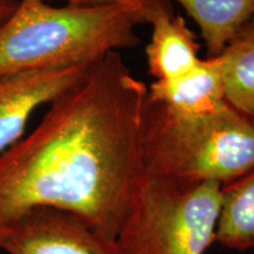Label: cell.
I'll return each instance as SVG.
<instances>
[{"instance_id": "52a82bcc", "label": "cell", "mask_w": 254, "mask_h": 254, "mask_svg": "<svg viewBox=\"0 0 254 254\" xmlns=\"http://www.w3.org/2000/svg\"><path fill=\"white\" fill-rule=\"evenodd\" d=\"M147 97L182 116H199L220 109L227 103L220 58L200 59L182 77L155 80L148 87Z\"/></svg>"}, {"instance_id": "5bb4252c", "label": "cell", "mask_w": 254, "mask_h": 254, "mask_svg": "<svg viewBox=\"0 0 254 254\" xmlns=\"http://www.w3.org/2000/svg\"><path fill=\"white\" fill-rule=\"evenodd\" d=\"M0 1H6V0H0Z\"/></svg>"}, {"instance_id": "ba28073f", "label": "cell", "mask_w": 254, "mask_h": 254, "mask_svg": "<svg viewBox=\"0 0 254 254\" xmlns=\"http://www.w3.org/2000/svg\"><path fill=\"white\" fill-rule=\"evenodd\" d=\"M152 25L146 46L148 73L157 80L182 77L200 62V45L185 19L177 14L161 15Z\"/></svg>"}, {"instance_id": "8fae6325", "label": "cell", "mask_w": 254, "mask_h": 254, "mask_svg": "<svg viewBox=\"0 0 254 254\" xmlns=\"http://www.w3.org/2000/svg\"><path fill=\"white\" fill-rule=\"evenodd\" d=\"M226 101L254 125V15L219 56Z\"/></svg>"}, {"instance_id": "9c48e42d", "label": "cell", "mask_w": 254, "mask_h": 254, "mask_svg": "<svg viewBox=\"0 0 254 254\" xmlns=\"http://www.w3.org/2000/svg\"><path fill=\"white\" fill-rule=\"evenodd\" d=\"M194 20L207 58L219 57L254 15V0H174Z\"/></svg>"}, {"instance_id": "8992f818", "label": "cell", "mask_w": 254, "mask_h": 254, "mask_svg": "<svg viewBox=\"0 0 254 254\" xmlns=\"http://www.w3.org/2000/svg\"><path fill=\"white\" fill-rule=\"evenodd\" d=\"M90 67L14 73L0 77V155L23 139L34 111L52 104L85 78Z\"/></svg>"}, {"instance_id": "7c38bea8", "label": "cell", "mask_w": 254, "mask_h": 254, "mask_svg": "<svg viewBox=\"0 0 254 254\" xmlns=\"http://www.w3.org/2000/svg\"><path fill=\"white\" fill-rule=\"evenodd\" d=\"M49 1V0H46ZM67 5L74 6H103V5H131L140 7L151 19V24L161 15L174 14L172 0H64Z\"/></svg>"}, {"instance_id": "4fadbf2b", "label": "cell", "mask_w": 254, "mask_h": 254, "mask_svg": "<svg viewBox=\"0 0 254 254\" xmlns=\"http://www.w3.org/2000/svg\"><path fill=\"white\" fill-rule=\"evenodd\" d=\"M15 5H17V2H14L13 0L0 1V24L11 15L12 12L14 11Z\"/></svg>"}, {"instance_id": "7a4b0ae2", "label": "cell", "mask_w": 254, "mask_h": 254, "mask_svg": "<svg viewBox=\"0 0 254 254\" xmlns=\"http://www.w3.org/2000/svg\"><path fill=\"white\" fill-rule=\"evenodd\" d=\"M151 24L131 5L53 6L19 0L0 24V77L21 72L91 67L104 57L139 45L136 27Z\"/></svg>"}, {"instance_id": "277c9868", "label": "cell", "mask_w": 254, "mask_h": 254, "mask_svg": "<svg viewBox=\"0 0 254 254\" xmlns=\"http://www.w3.org/2000/svg\"><path fill=\"white\" fill-rule=\"evenodd\" d=\"M221 185L146 176L117 234L124 254H205L215 241Z\"/></svg>"}, {"instance_id": "30bf717a", "label": "cell", "mask_w": 254, "mask_h": 254, "mask_svg": "<svg viewBox=\"0 0 254 254\" xmlns=\"http://www.w3.org/2000/svg\"><path fill=\"white\" fill-rule=\"evenodd\" d=\"M215 241L240 252L254 250V167L221 187Z\"/></svg>"}, {"instance_id": "3957f363", "label": "cell", "mask_w": 254, "mask_h": 254, "mask_svg": "<svg viewBox=\"0 0 254 254\" xmlns=\"http://www.w3.org/2000/svg\"><path fill=\"white\" fill-rule=\"evenodd\" d=\"M142 161L148 176L225 186L254 167V125L228 103L213 112L182 116L147 97Z\"/></svg>"}, {"instance_id": "6da1fadb", "label": "cell", "mask_w": 254, "mask_h": 254, "mask_svg": "<svg viewBox=\"0 0 254 254\" xmlns=\"http://www.w3.org/2000/svg\"><path fill=\"white\" fill-rule=\"evenodd\" d=\"M147 90L112 52L50 104L39 125L0 155V233L51 207L116 239L146 176Z\"/></svg>"}, {"instance_id": "5b68a950", "label": "cell", "mask_w": 254, "mask_h": 254, "mask_svg": "<svg viewBox=\"0 0 254 254\" xmlns=\"http://www.w3.org/2000/svg\"><path fill=\"white\" fill-rule=\"evenodd\" d=\"M0 250L8 254H124L118 241L105 237L77 215L37 207L0 233Z\"/></svg>"}]
</instances>
